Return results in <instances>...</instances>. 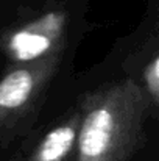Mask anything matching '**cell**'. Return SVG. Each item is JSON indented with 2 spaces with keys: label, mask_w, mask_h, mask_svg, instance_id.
<instances>
[{
  "label": "cell",
  "mask_w": 159,
  "mask_h": 161,
  "mask_svg": "<svg viewBox=\"0 0 159 161\" xmlns=\"http://www.w3.org/2000/svg\"><path fill=\"white\" fill-rule=\"evenodd\" d=\"M66 30V13L47 11L13 30L5 39V53L13 66L28 64L62 53Z\"/></svg>",
  "instance_id": "3957f363"
},
{
  "label": "cell",
  "mask_w": 159,
  "mask_h": 161,
  "mask_svg": "<svg viewBox=\"0 0 159 161\" xmlns=\"http://www.w3.org/2000/svg\"><path fill=\"white\" fill-rule=\"evenodd\" d=\"M81 127L80 107L70 109L36 141L22 161H66L75 155Z\"/></svg>",
  "instance_id": "277c9868"
},
{
  "label": "cell",
  "mask_w": 159,
  "mask_h": 161,
  "mask_svg": "<svg viewBox=\"0 0 159 161\" xmlns=\"http://www.w3.org/2000/svg\"><path fill=\"white\" fill-rule=\"evenodd\" d=\"M81 127L72 161H131L144 142L150 99L133 78L106 83L78 103Z\"/></svg>",
  "instance_id": "6da1fadb"
},
{
  "label": "cell",
  "mask_w": 159,
  "mask_h": 161,
  "mask_svg": "<svg viewBox=\"0 0 159 161\" xmlns=\"http://www.w3.org/2000/svg\"><path fill=\"white\" fill-rule=\"evenodd\" d=\"M61 53L16 64L0 78V136L14 130L41 102L59 66Z\"/></svg>",
  "instance_id": "7a4b0ae2"
},
{
  "label": "cell",
  "mask_w": 159,
  "mask_h": 161,
  "mask_svg": "<svg viewBox=\"0 0 159 161\" xmlns=\"http://www.w3.org/2000/svg\"><path fill=\"white\" fill-rule=\"evenodd\" d=\"M142 81V88L148 96L150 103L159 108V50L144 67Z\"/></svg>",
  "instance_id": "5b68a950"
}]
</instances>
